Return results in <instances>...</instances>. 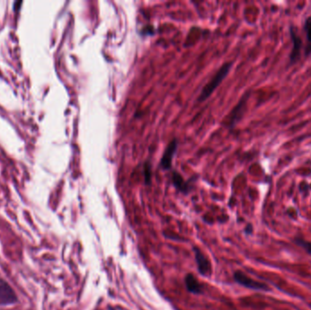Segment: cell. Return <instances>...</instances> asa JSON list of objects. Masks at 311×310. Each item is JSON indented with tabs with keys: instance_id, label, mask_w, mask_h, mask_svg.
Returning <instances> with one entry per match:
<instances>
[{
	"instance_id": "obj_12",
	"label": "cell",
	"mask_w": 311,
	"mask_h": 310,
	"mask_svg": "<svg viewBox=\"0 0 311 310\" xmlns=\"http://www.w3.org/2000/svg\"><path fill=\"white\" fill-rule=\"evenodd\" d=\"M145 180L147 184H150L151 181V167H150V162H147L145 165Z\"/></svg>"
},
{
	"instance_id": "obj_11",
	"label": "cell",
	"mask_w": 311,
	"mask_h": 310,
	"mask_svg": "<svg viewBox=\"0 0 311 310\" xmlns=\"http://www.w3.org/2000/svg\"><path fill=\"white\" fill-rule=\"evenodd\" d=\"M296 243H297V245H299L301 248H304L309 254L311 255V242L307 241V240L301 239V238H297Z\"/></svg>"
},
{
	"instance_id": "obj_3",
	"label": "cell",
	"mask_w": 311,
	"mask_h": 310,
	"mask_svg": "<svg viewBox=\"0 0 311 310\" xmlns=\"http://www.w3.org/2000/svg\"><path fill=\"white\" fill-rule=\"evenodd\" d=\"M234 279L238 284L244 285L248 288L255 289V290H263V291L269 290L268 285H266L265 283H262V282H259L254 279H250L249 277L245 275L241 271H236V273L234 274Z\"/></svg>"
},
{
	"instance_id": "obj_8",
	"label": "cell",
	"mask_w": 311,
	"mask_h": 310,
	"mask_svg": "<svg viewBox=\"0 0 311 310\" xmlns=\"http://www.w3.org/2000/svg\"><path fill=\"white\" fill-rule=\"evenodd\" d=\"M185 283L188 291L194 294H199V292L201 291V285L193 275H187L185 279Z\"/></svg>"
},
{
	"instance_id": "obj_7",
	"label": "cell",
	"mask_w": 311,
	"mask_h": 310,
	"mask_svg": "<svg viewBox=\"0 0 311 310\" xmlns=\"http://www.w3.org/2000/svg\"><path fill=\"white\" fill-rule=\"evenodd\" d=\"M196 260L199 266V270L202 275H207L210 272V264L200 250H196Z\"/></svg>"
},
{
	"instance_id": "obj_2",
	"label": "cell",
	"mask_w": 311,
	"mask_h": 310,
	"mask_svg": "<svg viewBox=\"0 0 311 310\" xmlns=\"http://www.w3.org/2000/svg\"><path fill=\"white\" fill-rule=\"evenodd\" d=\"M18 297L10 285L0 280V307H9L18 302Z\"/></svg>"
},
{
	"instance_id": "obj_10",
	"label": "cell",
	"mask_w": 311,
	"mask_h": 310,
	"mask_svg": "<svg viewBox=\"0 0 311 310\" xmlns=\"http://www.w3.org/2000/svg\"><path fill=\"white\" fill-rule=\"evenodd\" d=\"M172 181H173V184H174L175 186L178 189H180L181 191H183V192H187V190L188 189L187 183L184 182V180H183L182 177L180 174L174 172L173 176H172Z\"/></svg>"
},
{
	"instance_id": "obj_5",
	"label": "cell",
	"mask_w": 311,
	"mask_h": 310,
	"mask_svg": "<svg viewBox=\"0 0 311 310\" xmlns=\"http://www.w3.org/2000/svg\"><path fill=\"white\" fill-rule=\"evenodd\" d=\"M177 149H178V144H177V140L174 139L173 141L169 143L168 148L166 149L164 154H163V156H162L160 166L163 169L168 170L171 168L173 156H174Z\"/></svg>"
},
{
	"instance_id": "obj_6",
	"label": "cell",
	"mask_w": 311,
	"mask_h": 310,
	"mask_svg": "<svg viewBox=\"0 0 311 310\" xmlns=\"http://www.w3.org/2000/svg\"><path fill=\"white\" fill-rule=\"evenodd\" d=\"M249 98V94H246L244 97H243L241 100L239 101V103L236 105V107L234 108V110L231 113V126H234L236 124V122L239 120V118H241V116L243 115V111L245 109V105L247 104V100Z\"/></svg>"
},
{
	"instance_id": "obj_1",
	"label": "cell",
	"mask_w": 311,
	"mask_h": 310,
	"mask_svg": "<svg viewBox=\"0 0 311 310\" xmlns=\"http://www.w3.org/2000/svg\"><path fill=\"white\" fill-rule=\"evenodd\" d=\"M231 68H232V62H228L224 64L220 69H218V72L212 78L211 80L209 81L205 87H203L202 91L199 94V102H203L210 97L213 91L219 86V84L228 76Z\"/></svg>"
},
{
	"instance_id": "obj_4",
	"label": "cell",
	"mask_w": 311,
	"mask_h": 310,
	"mask_svg": "<svg viewBox=\"0 0 311 310\" xmlns=\"http://www.w3.org/2000/svg\"><path fill=\"white\" fill-rule=\"evenodd\" d=\"M289 32H290L293 43V49L290 55H289V60H290L291 64H295V63L298 62L300 58L303 43H302V40L299 37V34L296 31V28L293 26L290 27Z\"/></svg>"
},
{
	"instance_id": "obj_9",
	"label": "cell",
	"mask_w": 311,
	"mask_h": 310,
	"mask_svg": "<svg viewBox=\"0 0 311 310\" xmlns=\"http://www.w3.org/2000/svg\"><path fill=\"white\" fill-rule=\"evenodd\" d=\"M304 30H305L307 41H308V45L305 50L306 56H310L311 54V16L305 20Z\"/></svg>"
}]
</instances>
